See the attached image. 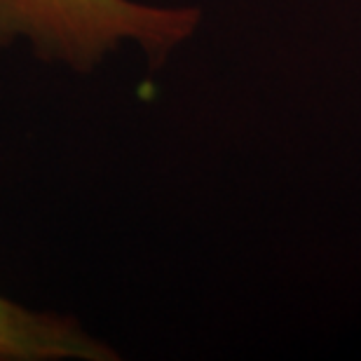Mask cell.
<instances>
[{
  "mask_svg": "<svg viewBox=\"0 0 361 361\" xmlns=\"http://www.w3.org/2000/svg\"><path fill=\"white\" fill-rule=\"evenodd\" d=\"M197 14L129 0H0V47L28 42L35 54L87 68L120 40L171 47L192 31Z\"/></svg>",
  "mask_w": 361,
  "mask_h": 361,
  "instance_id": "obj_1",
  "label": "cell"
},
{
  "mask_svg": "<svg viewBox=\"0 0 361 361\" xmlns=\"http://www.w3.org/2000/svg\"><path fill=\"white\" fill-rule=\"evenodd\" d=\"M104 350L73 322L33 312L0 295V361L99 359Z\"/></svg>",
  "mask_w": 361,
  "mask_h": 361,
  "instance_id": "obj_2",
  "label": "cell"
}]
</instances>
